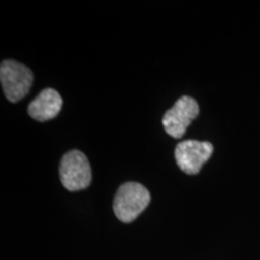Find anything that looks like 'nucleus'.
I'll return each instance as SVG.
<instances>
[{"instance_id": "1", "label": "nucleus", "mask_w": 260, "mask_h": 260, "mask_svg": "<svg viewBox=\"0 0 260 260\" xmlns=\"http://www.w3.org/2000/svg\"><path fill=\"white\" fill-rule=\"evenodd\" d=\"M151 201V194L138 182H128L117 190L113 200V211L116 217L123 223L135 220L144 212Z\"/></svg>"}, {"instance_id": "2", "label": "nucleus", "mask_w": 260, "mask_h": 260, "mask_svg": "<svg viewBox=\"0 0 260 260\" xmlns=\"http://www.w3.org/2000/svg\"><path fill=\"white\" fill-rule=\"evenodd\" d=\"M59 174L61 184L70 191L86 189L92 182V169L88 159L77 149L68 152L61 158Z\"/></svg>"}, {"instance_id": "3", "label": "nucleus", "mask_w": 260, "mask_h": 260, "mask_svg": "<svg viewBox=\"0 0 260 260\" xmlns=\"http://www.w3.org/2000/svg\"><path fill=\"white\" fill-rule=\"evenodd\" d=\"M0 81L5 96L17 103L27 95L34 81L31 70L16 60H4L0 65Z\"/></svg>"}, {"instance_id": "4", "label": "nucleus", "mask_w": 260, "mask_h": 260, "mask_svg": "<svg viewBox=\"0 0 260 260\" xmlns=\"http://www.w3.org/2000/svg\"><path fill=\"white\" fill-rule=\"evenodd\" d=\"M199 115V105L191 96L180 98L175 105L162 117L165 132L174 139H181L186 134L188 126Z\"/></svg>"}, {"instance_id": "5", "label": "nucleus", "mask_w": 260, "mask_h": 260, "mask_svg": "<svg viewBox=\"0 0 260 260\" xmlns=\"http://www.w3.org/2000/svg\"><path fill=\"white\" fill-rule=\"evenodd\" d=\"M212 153L213 146L211 142L186 140L178 142L175 149V158L182 171L187 175H197Z\"/></svg>"}, {"instance_id": "6", "label": "nucleus", "mask_w": 260, "mask_h": 260, "mask_svg": "<svg viewBox=\"0 0 260 260\" xmlns=\"http://www.w3.org/2000/svg\"><path fill=\"white\" fill-rule=\"evenodd\" d=\"M63 99L56 89L46 88L41 90L28 106V113L31 118L39 122L53 119L60 112Z\"/></svg>"}]
</instances>
